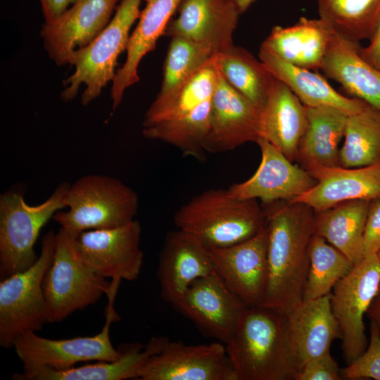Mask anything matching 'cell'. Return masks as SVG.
Returning <instances> with one entry per match:
<instances>
[{
  "instance_id": "obj_1",
  "label": "cell",
  "mask_w": 380,
  "mask_h": 380,
  "mask_svg": "<svg viewBox=\"0 0 380 380\" xmlns=\"http://www.w3.org/2000/svg\"><path fill=\"white\" fill-rule=\"evenodd\" d=\"M263 205L268 234V282L260 305L288 315L303 301L315 212L302 203Z\"/></svg>"
},
{
  "instance_id": "obj_2",
  "label": "cell",
  "mask_w": 380,
  "mask_h": 380,
  "mask_svg": "<svg viewBox=\"0 0 380 380\" xmlns=\"http://www.w3.org/2000/svg\"><path fill=\"white\" fill-rule=\"evenodd\" d=\"M237 380H291L297 372L286 314L246 306L224 344Z\"/></svg>"
},
{
  "instance_id": "obj_3",
  "label": "cell",
  "mask_w": 380,
  "mask_h": 380,
  "mask_svg": "<svg viewBox=\"0 0 380 380\" xmlns=\"http://www.w3.org/2000/svg\"><path fill=\"white\" fill-rule=\"evenodd\" d=\"M177 229L208 248H222L245 241L266 224L257 200L232 197L227 189H213L191 198L175 213Z\"/></svg>"
},
{
  "instance_id": "obj_4",
  "label": "cell",
  "mask_w": 380,
  "mask_h": 380,
  "mask_svg": "<svg viewBox=\"0 0 380 380\" xmlns=\"http://www.w3.org/2000/svg\"><path fill=\"white\" fill-rule=\"evenodd\" d=\"M65 212L53 219L73 237L82 232L119 227L134 220L137 194L120 180L106 175H84L70 184L63 198Z\"/></svg>"
},
{
  "instance_id": "obj_5",
  "label": "cell",
  "mask_w": 380,
  "mask_h": 380,
  "mask_svg": "<svg viewBox=\"0 0 380 380\" xmlns=\"http://www.w3.org/2000/svg\"><path fill=\"white\" fill-rule=\"evenodd\" d=\"M142 0H121L108 25L88 45L75 51L68 64L74 72L64 82L61 93L65 101L72 100L82 84L85 88L81 103L89 105L112 82L120 54L127 49L130 30L139 19Z\"/></svg>"
},
{
  "instance_id": "obj_6",
  "label": "cell",
  "mask_w": 380,
  "mask_h": 380,
  "mask_svg": "<svg viewBox=\"0 0 380 380\" xmlns=\"http://www.w3.org/2000/svg\"><path fill=\"white\" fill-rule=\"evenodd\" d=\"M120 282L111 281L106 293L108 304L106 323L102 330L92 336L68 339H49L28 331L19 335L13 343L15 352L23 365V372L15 373L13 379L26 380L33 373L44 369L63 370L79 362L87 361L112 362L118 360L120 351L110 341V327L120 318L113 304Z\"/></svg>"
},
{
  "instance_id": "obj_7",
  "label": "cell",
  "mask_w": 380,
  "mask_h": 380,
  "mask_svg": "<svg viewBox=\"0 0 380 380\" xmlns=\"http://www.w3.org/2000/svg\"><path fill=\"white\" fill-rule=\"evenodd\" d=\"M56 234L50 230L41 241L36 262L0 282V346L11 348L25 332L39 331L49 322L43 280L53 260Z\"/></svg>"
},
{
  "instance_id": "obj_8",
  "label": "cell",
  "mask_w": 380,
  "mask_h": 380,
  "mask_svg": "<svg viewBox=\"0 0 380 380\" xmlns=\"http://www.w3.org/2000/svg\"><path fill=\"white\" fill-rule=\"evenodd\" d=\"M70 184L63 182L37 205H28L14 190L0 196V279L27 270L37 260L34 246L39 232L54 214L65 208Z\"/></svg>"
},
{
  "instance_id": "obj_9",
  "label": "cell",
  "mask_w": 380,
  "mask_h": 380,
  "mask_svg": "<svg viewBox=\"0 0 380 380\" xmlns=\"http://www.w3.org/2000/svg\"><path fill=\"white\" fill-rule=\"evenodd\" d=\"M74 238L61 229L56 233L53 260L42 285L49 322H61L74 312L95 304L110 286L106 278L80 257Z\"/></svg>"
},
{
  "instance_id": "obj_10",
  "label": "cell",
  "mask_w": 380,
  "mask_h": 380,
  "mask_svg": "<svg viewBox=\"0 0 380 380\" xmlns=\"http://www.w3.org/2000/svg\"><path fill=\"white\" fill-rule=\"evenodd\" d=\"M380 289V257L372 254L355 263L334 286L332 312L341 333V348L347 365L367 347L364 315Z\"/></svg>"
},
{
  "instance_id": "obj_11",
  "label": "cell",
  "mask_w": 380,
  "mask_h": 380,
  "mask_svg": "<svg viewBox=\"0 0 380 380\" xmlns=\"http://www.w3.org/2000/svg\"><path fill=\"white\" fill-rule=\"evenodd\" d=\"M140 239L141 226L134 220L116 228L82 232L74 238V246L82 260L101 276L133 281L144 260Z\"/></svg>"
},
{
  "instance_id": "obj_12",
  "label": "cell",
  "mask_w": 380,
  "mask_h": 380,
  "mask_svg": "<svg viewBox=\"0 0 380 380\" xmlns=\"http://www.w3.org/2000/svg\"><path fill=\"white\" fill-rule=\"evenodd\" d=\"M139 380H237L224 344L186 345L168 340L149 357Z\"/></svg>"
},
{
  "instance_id": "obj_13",
  "label": "cell",
  "mask_w": 380,
  "mask_h": 380,
  "mask_svg": "<svg viewBox=\"0 0 380 380\" xmlns=\"http://www.w3.org/2000/svg\"><path fill=\"white\" fill-rule=\"evenodd\" d=\"M203 333L226 344L246 307L214 271L194 281L172 303Z\"/></svg>"
},
{
  "instance_id": "obj_14",
  "label": "cell",
  "mask_w": 380,
  "mask_h": 380,
  "mask_svg": "<svg viewBox=\"0 0 380 380\" xmlns=\"http://www.w3.org/2000/svg\"><path fill=\"white\" fill-rule=\"evenodd\" d=\"M267 228L238 243L209 248L214 270L246 306L262 304L268 282Z\"/></svg>"
},
{
  "instance_id": "obj_15",
  "label": "cell",
  "mask_w": 380,
  "mask_h": 380,
  "mask_svg": "<svg viewBox=\"0 0 380 380\" xmlns=\"http://www.w3.org/2000/svg\"><path fill=\"white\" fill-rule=\"evenodd\" d=\"M256 143L261 152L260 163L249 179L227 189L231 196L259 199L263 204L290 202L315 186L317 180L306 170L293 165L267 140L258 138Z\"/></svg>"
},
{
  "instance_id": "obj_16",
  "label": "cell",
  "mask_w": 380,
  "mask_h": 380,
  "mask_svg": "<svg viewBox=\"0 0 380 380\" xmlns=\"http://www.w3.org/2000/svg\"><path fill=\"white\" fill-rule=\"evenodd\" d=\"M118 0H77L61 15L44 22L40 34L49 58L68 64L72 53L91 42L108 25Z\"/></svg>"
},
{
  "instance_id": "obj_17",
  "label": "cell",
  "mask_w": 380,
  "mask_h": 380,
  "mask_svg": "<svg viewBox=\"0 0 380 380\" xmlns=\"http://www.w3.org/2000/svg\"><path fill=\"white\" fill-rule=\"evenodd\" d=\"M210 99V127L204 150L231 151L260 137V110L234 89L222 76Z\"/></svg>"
},
{
  "instance_id": "obj_18",
  "label": "cell",
  "mask_w": 380,
  "mask_h": 380,
  "mask_svg": "<svg viewBox=\"0 0 380 380\" xmlns=\"http://www.w3.org/2000/svg\"><path fill=\"white\" fill-rule=\"evenodd\" d=\"M177 11V17L170 21L164 35L204 44L216 54L234 45L241 13L231 0H182Z\"/></svg>"
},
{
  "instance_id": "obj_19",
  "label": "cell",
  "mask_w": 380,
  "mask_h": 380,
  "mask_svg": "<svg viewBox=\"0 0 380 380\" xmlns=\"http://www.w3.org/2000/svg\"><path fill=\"white\" fill-rule=\"evenodd\" d=\"M214 271L209 248L179 229L167 233L157 271L165 301L172 304L194 281Z\"/></svg>"
},
{
  "instance_id": "obj_20",
  "label": "cell",
  "mask_w": 380,
  "mask_h": 380,
  "mask_svg": "<svg viewBox=\"0 0 380 380\" xmlns=\"http://www.w3.org/2000/svg\"><path fill=\"white\" fill-rule=\"evenodd\" d=\"M309 173L317 180L316 184L290 202L302 203L320 211L345 201H372L380 197V163L317 169Z\"/></svg>"
},
{
  "instance_id": "obj_21",
  "label": "cell",
  "mask_w": 380,
  "mask_h": 380,
  "mask_svg": "<svg viewBox=\"0 0 380 380\" xmlns=\"http://www.w3.org/2000/svg\"><path fill=\"white\" fill-rule=\"evenodd\" d=\"M144 8L129 36L127 57L122 66L116 71L112 81L110 96L113 110L121 104L125 91L139 81L138 68L148 52L155 49L159 37L164 35L172 15L182 0H142Z\"/></svg>"
},
{
  "instance_id": "obj_22",
  "label": "cell",
  "mask_w": 380,
  "mask_h": 380,
  "mask_svg": "<svg viewBox=\"0 0 380 380\" xmlns=\"http://www.w3.org/2000/svg\"><path fill=\"white\" fill-rule=\"evenodd\" d=\"M307 126L306 106L275 77L260 111L259 138L267 140L293 161L297 158Z\"/></svg>"
},
{
  "instance_id": "obj_23",
  "label": "cell",
  "mask_w": 380,
  "mask_h": 380,
  "mask_svg": "<svg viewBox=\"0 0 380 380\" xmlns=\"http://www.w3.org/2000/svg\"><path fill=\"white\" fill-rule=\"evenodd\" d=\"M331 293L303 300L287 315L297 372L308 361L330 353L332 342L341 338Z\"/></svg>"
},
{
  "instance_id": "obj_24",
  "label": "cell",
  "mask_w": 380,
  "mask_h": 380,
  "mask_svg": "<svg viewBox=\"0 0 380 380\" xmlns=\"http://www.w3.org/2000/svg\"><path fill=\"white\" fill-rule=\"evenodd\" d=\"M360 46L359 42L346 39L331 29L320 69L350 94L380 112V70L360 56Z\"/></svg>"
},
{
  "instance_id": "obj_25",
  "label": "cell",
  "mask_w": 380,
  "mask_h": 380,
  "mask_svg": "<svg viewBox=\"0 0 380 380\" xmlns=\"http://www.w3.org/2000/svg\"><path fill=\"white\" fill-rule=\"evenodd\" d=\"M330 34L331 27L321 18L301 17L291 26H274L260 47L293 65L320 69Z\"/></svg>"
},
{
  "instance_id": "obj_26",
  "label": "cell",
  "mask_w": 380,
  "mask_h": 380,
  "mask_svg": "<svg viewBox=\"0 0 380 380\" xmlns=\"http://www.w3.org/2000/svg\"><path fill=\"white\" fill-rule=\"evenodd\" d=\"M258 56L267 70L284 82L306 107L333 106L350 115L368 105L360 99L339 94L321 75L290 64L262 47Z\"/></svg>"
},
{
  "instance_id": "obj_27",
  "label": "cell",
  "mask_w": 380,
  "mask_h": 380,
  "mask_svg": "<svg viewBox=\"0 0 380 380\" xmlns=\"http://www.w3.org/2000/svg\"><path fill=\"white\" fill-rule=\"evenodd\" d=\"M308 126L297 158L308 172L340 166L338 148L348 115L333 106L306 107Z\"/></svg>"
},
{
  "instance_id": "obj_28",
  "label": "cell",
  "mask_w": 380,
  "mask_h": 380,
  "mask_svg": "<svg viewBox=\"0 0 380 380\" xmlns=\"http://www.w3.org/2000/svg\"><path fill=\"white\" fill-rule=\"evenodd\" d=\"M167 337H153L146 345L122 343L118 346L119 358L112 362H98L63 370L44 369L26 380H123L138 379L140 372L152 355L159 353Z\"/></svg>"
},
{
  "instance_id": "obj_29",
  "label": "cell",
  "mask_w": 380,
  "mask_h": 380,
  "mask_svg": "<svg viewBox=\"0 0 380 380\" xmlns=\"http://www.w3.org/2000/svg\"><path fill=\"white\" fill-rule=\"evenodd\" d=\"M371 201L352 200L315 211V233L354 264L364 257V232Z\"/></svg>"
},
{
  "instance_id": "obj_30",
  "label": "cell",
  "mask_w": 380,
  "mask_h": 380,
  "mask_svg": "<svg viewBox=\"0 0 380 380\" xmlns=\"http://www.w3.org/2000/svg\"><path fill=\"white\" fill-rule=\"evenodd\" d=\"M215 56L178 87L157 95L145 113L143 127L182 116L210 99L218 80Z\"/></svg>"
},
{
  "instance_id": "obj_31",
  "label": "cell",
  "mask_w": 380,
  "mask_h": 380,
  "mask_svg": "<svg viewBox=\"0 0 380 380\" xmlns=\"http://www.w3.org/2000/svg\"><path fill=\"white\" fill-rule=\"evenodd\" d=\"M215 58L224 79L261 110L275 79L262 62L244 48L234 45L215 54Z\"/></svg>"
},
{
  "instance_id": "obj_32",
  "label": "cell",
  "mask_w": 380,
  "mask_h": 380,
  "mask_svg": "<svg viewBox=\"0 0 380 380\" xmlns=\"http://www.w3.org/2000/svg\"><path fill=\"white\" fill-rule=\"evenodd\" d=\"M319 18L339 35L370 40L380 23V0H317Z\"/></svg>"
},
{
  "instance_id": "obj_33",
  "label": "cell",
  "mask_w": 380,
  "mask_h": 380,
  "mask_svg": "<svg viewBox=\"0 0 380 380\" xmlns=\"http://www.w3.org/2000/svg\"><path fill=\"white\" fill-rule=\"evenodd\" d=\"M211 99V98H210ZM210 99L178 118L143 127V135L179 148L183 155L201 158L210 127Z\"/></svg>"
},
{
  "instance_id": "obj_34",
  "label": "cell",
  "mask_w": 380,
  "mask_h": 380,
  "mask_svg": "<svg viewBox=\"0 0 380 380\" xmlns=\"http://www.w3.org/2000/svg\"><path fill=\"white\" fill-rule=\"evenodd\" d=\"M340 166L360 167L380 163V112L369 104L347 118Z\"/></svg>"
},
{
  "instance_id": "obj_35",
  "label": "cell",
  "mask_w": 380,
  "mask_h": 380,
  "mask_svg": "<svg viewBox=\"0 0 380 380\" xmlns=\"http://www.w3.org/2000/svg\"><path fill=\"white\" fill-rule=\"evenodd\" d=\"M309 258L310 265L303 300L330 294L336 284L355 265L343 253L315 233L311 239Z\"/></svg>"
},
{
  "instance_id": "obj_36",
  "label": "cell",
  "mask_w": 380,
  "mask_h": 380,
  "mask_svg": "<svg viewBox=\"0 0 380 380\" xmlns=\"http://www.w3.org/2000/svg\"><path fill=\"white\" fill-rule=\"evenodd\" d=\"M208 46L182 37H172L163 64L158 95L166 94L206 65L215 55Z\"/></svg>"
},
{
  "instance_id": "obj_37",
  "label": "cell",
  "mask_w": 380,
  "mask_h": 380,
  "mask_svg": "<svg viewBox=\"0 0 380 380\" xmlns=\"http://www.w3.org/2000/svg\"><path fill=\"white\" fill-rule=\"evenodd\" d=\"M370 337L362 355L341 369V378L348 380L373 379L380 380V331L370 320Z\"/></svg>"
},
{
  "instance_id": "obj_38",
  "label": "cell",
  "mask_w": 380,
  "mask_h": 380,
  "mask_svg": "<svg viewBox=\"0 0 380 380\" xmlns=\"http://www.w3.org/2000/svg\"><path fill=\"white\" fill-rule=\"evenodd\" d=\"M341 369L330 353L308 361L296 374L294 380H339Z\"/></svg>"
},
{
  "instance_id": "obj_39",
  "label": "cell",
  "mask_w": 380,
  "mask_h": 380,
  "mask_svg": "<svg viewBox=\"0 0 380 380\" xmlns=\"http://www.w3.org/2000/svg\"><path fill=\"white\" fill-rule=\"evenodd\" d=\"M364 255L380 251V197L370 201L364 232Z\"/></svg>"
},
{
  "instance_id": "obj_40",
  "label": "cell",
  "mask_w": 380,
  "mask_h": 380,
  "mask_svg": "<svg viewBox=\"0 0 380 380\" xmlns=\"http://www.w3.org/2000/svg\"><path fill=\"white\" fill-rule=\"evenodd\" d=\"M77 0H39L44 22L54 20L61 15Z\"/></svg>"
},
{
  "instance_id": "obj_41",
  "label": "cell",
  "mask_w": 380,
  "mask_h": 380,
  "mask_svg": "<svg viewBox=\"0 0 380 380\" xmlns=\"http://www.w3.org/2000/svg\"><path fill=\"white\" fill-rule=\"evenodd\" d=\"M360 53L367 62L380 70V23L368 45L360 46Z\"/></svg>"
},
{
  "instance_id": "obj_42",
  "label": "cell",
  "mask_w": 380,
  "mask_h": 380,
  "mask_svg": "<svg viewBox=\"0 0 380 380\" xmlns=\"http://www.w3.org/2000/svg\"><path fill=\"white\" fill-rule=\"evenodd\" d=\"M367 315L370 320L376 324L380 331V290L369 308Z\"/></svg>"
},
{
  "instance_id": "obj_43",
  "label": "cell",
  "mask_w": 380,
  "mask_h": 380,
  "mask_svg": "<svg viewBox=\"0 0 380 380\" xmlns=\"http://www.w3.org/2000/svg\"><path fill=\"white\" fill-rule=\"evenodd\" d=\"M236 6L241 15L246 12L249 7L258 0H231Z\"/></svg>"
},
{
  "instance_id": "obj_44",
  "label": "cell",
  "mask_w": 380,
  "mask_h": 380,
  "mask_svg": "<svg viewBox=\"0 0 380 380\" xmlns=\"http://www.w3.org/2000/svg\"><path fill=\"white\" fill-rule=\"evenodd\" d=\"M378 255H379V256L380 257V251H379V252Z\"/></svg>"
},
{
  "instance_id": "obj_45",
  "label": "cell",
  "mask_w": 380,
  "mask_h": 380,
  "mask_svg": "<svg viewBox=\"0 0 380 380\" xmlns=\"http://www.w3.org/2000/svg\"><path fill=\"white\" fill-rule=\"evenodd\" d=\"M379 290H380V289H379Z\"/></svg>"
}]
</instances>
